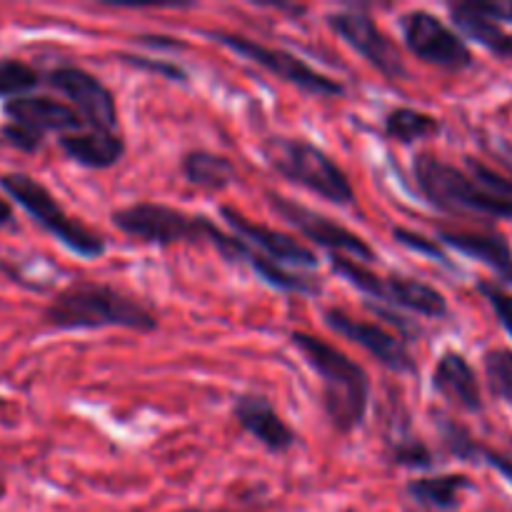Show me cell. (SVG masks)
Wrapping results in <instances>:
<instances>
[{"instance_id": "cell-1", "label": "cell", "mask_w": 512, "mask_h": 512, "mask_svg": "<svg viewBox=\"0 0 512 512\" xmlns=\"http://www.w3.org/2000/svg\"><path fill=\"white\" fill-rule=\"evenodd\" d=\"M43 323L60 333L103 328H125L135 333L158 330V318L148 305L115 285L95 280H75L68 288L58 290L43 310Z\"/></svg>"}, {"instance_id": "cell-2", "label": "cell", "mask_w": 512, "mask_h": 512, "mask_svg": "<svg viewBox=\"0 0 512 512\" xmlns=\"http://www.w3.org/2000/svg\"><path fill=\"white\" fill-rule=\"evenodd\" d=\"M290 343L323 383V410L330 425L343 435L358 430L370 405L368 373L318 335L295 330L290 333Z\"/></svg>"}, {"instance_id": "cell-3", "label": "cell", "mask_w": 512, "mask_h": 512, "mask_svg": "<svg viewBox=\"0 0 512 512\" xmlns=\"http://www.w3.org/2000/svg\"><path fill=\"white\" fill-rule=\"evenodd\" d=\"M113 225L130 238L148 245L170 248L178 243H208L233 263H245L250 255V245L238 235H228L205 215L185 213L163 203H133L113 210Z\"/></svg>"}, {"instance_id": "cell-4", "label": "cell", "mask_w": 512, "mask_h": 512, "mask_svg": "<svg viewBox=\"0 0 512 512\" xmlns=\"http://www.w3.org/2000/svg\"><path fill=\"white\" fill-rule=\"evenodd\" d=\"M260 155L275 173L290 183L303 185L305 190L320 195L328 203L350 205L355 200L353 183L345 170L310 140L270 135L260 143Z\"/></svg>"}, {"instance_id": "cell-5", "label": "cell", "mask_w": 512, "mask_h": 512, "mask_svg": "<svg viewBox=\"0 0 512 512\" xmlns=\"http://www.w3.org/2000/svg\"><path fill=\"white\" fill-rule=\"evenodd\" d=\"M0 188L13 203H18L50 238L58 240L65 250L83 260L103 258L108 243L93 228L80 223L78 218L68 215L63 205L55 200V195L45 188L40 180L28 173H3L0 175Z\"/></svg>"}, {"instance_id": "cell-6", "label": "cell", "mask_w": 512, "mask_h": 512, "mask_svg": "<svg viewBox=\"0 0 512 512\" xmlns=\"http://www.w3.org/2000/svg\"><path fill=\"white\" fill-rule=\"evenodd\" d=\"M418 190L433 208L450 215H478V218H510V200L495 198L480 188L468 173L445 163L433 153H418L413 160Z\"/></svg>"}, {"instance_id": "cell-7", "label": "cell", "mask_w": 512, "mask_h": 512, "mask_svg": "<svg viewBox=\"0 0 512 512\" xmlns=\"http://www.w3.org/2000/svg\"><path fill=\"white\" fill-rule=\"evenodd\" d=\"M330 268L368 298L398 305V308L425 315L430 320L448 318V300L443 298L440 290L423 280L408 278V275H378L368 265L338 253H330Z\"/></svg>"}, {"instance_id": "cell-8", "label": "cell", "mask_w": 512, "mask_h": 512, "mask_svg": "<svg viewBox=\"0 0 512 512\" xmlns=\"http://www.w3.org/2000/svg\"><path fill=\"white\" fill-rule=\"evenodd\" d=\"M205 35L223 45V48H228L230 53L250 60V63L268 70L270 75L280 78L283 83L298 88L300 93L315 95V98H343L345 95L343 83L320 73V70H315L313 65H308L298 55L288 53V50L268 48V45L258 43V40L245 38L240 33H228V30H208Z\"/></svg>"}, {"instance_id": "cell-9", "label": "cell", "mask_w": 512, "mask_h": 512, "mask_svg": "<svg viewBox=\"0 0 512 512\" xmlns=\"http://www.w3.org/2000/svg\"><path fill=\"white\" fill-rule=\"evenodd\" d=\"M405 45L418 60L443 70H465L473 65L468 43L445 20L430 10H410L400 18Z\"/></svg>"}, {"instance_id": "cell-10", "label": "cell", "mask_w": 512, "mask_h": 512, "mask_svg": "<svg viewBox=\"0 0 512 512\" xmlns=\"http://www.w3.org/2000/svg\"><path fill=\"white\" fill-rule=\"evenodd\" d=\"M45 83L70 100V105L78 110L90 130L113 135L120 133L118 105H115L113 93L93 73L75 68V65H58L45 75Z\"/></svg>"}, {"instance_id": "cell-11", "label": "cell", "mask_w": 512, "mask_h": 512, "mask_svg": "<svg viewBox=\"0 0 512 512\" xmlns=\"http://www.w3.org/2000/svg\"><path fill=\"white\" fill-rule=\"evenodd\" d=\"M328 25L343 43L363 55L380 75L388 80L408 78L403 53L398 45L380 30V25L363 10H338L328 15Z\"/></svg>"}, {"instance_id": "cell-12", "label": "cell", "mask_w": 512, "mask_h": 512, "mask_svg": "<svg viewBox=\"0 0 512 512\" xmlns=\"http://www.w3.org/2000/svg\"><path fill=\"white\" fill-rule=\"evenodd\" d=\"M265 198H268V205L280 218L288 220L293 228H298V233H303L305 238L313 240L315 245L325 248L328 253L345 255V258L350 255V258L363 265L375 260V250L345 225L335 223V220L325 218L323 213H315L308 205H300L278 193H265Z\"/></svg>"}, {"instance_id": "cell-13", "label": "cell", "mask_w": 512, "mask_h": 512, "mask_svg": "<svg viewBox=\"0 0 512 512\" xmlns=\"http://www.w3.org/2000/svg\"><path fill=\"white\" fill-rule=\"evenodd\" d=\"M323 318L330 330H335V333L343 335V338L353 340L355 345H360L365 353L373 355L380 365H385V368L393 370V373L398 375L420 373L413 353H410V348L403 343V338H398V335L388 333V330L380 328V325L375 323H365V320L353 318V315H348L345 310H338V308H328Z\"/></svg>"}, {"instance_id": "cell-14", "label": "cell", "mask_w": 512, "mask_h": 512, "mask_svg": "<svg viewBox=\"0 0 512 512\" xmlns=\"http://www.w3.org/2000/svg\"><path fill=\"white\" fill-rule=\"evenodd\" d=\"M220 218L230 225L235 235L240 240L250 245V248H258L260 255H265L268 260L278 265H298V268L313 270L318 265V258L310 248H305L303 243L293 238V235H285L280 230L268 228V225H260L255 220H250L248 215H243L240 210L223 205L220 208Z\"/></svg>"}, {"instance_id": "cell-15", "label": "cell", "mask_w": 512, "mask_h": 512, "mask_svg": "<svg viewBox=\"0 0 512 512\" xmlns=\"http://www.w3.org/2000/svg\"><path fill=\"white\" fill-rule=\"evenodd\" d=\"M233 418L240 425V430L248 433L253 440H258L268 453H288L298 443L295 430L280 418V413L273 408V403L265 395H238L233 405Z\"/></svg>"}, {"instance_id": "cell-16", "label": "cell", "mask_w": 512, "mask_h": 512, "mask_svg": "<svg viewBox=\"0 0 512 512\" xmlns=\"http://www.w3.org/2000/svg\"><path fill=\"white\" fill-rule=\"evenodd\" d=\"M3 113L8 123L23 125V128L35 130V133H83L85 120L80 118L73 105L63 100L48 98V95H25V98L8 100L3 105Z\"/></svg>"}, {"instance_id": "cell-17", "label": "cell", "mask_w": 512, "mask_h": 512, "mask_svg": "<svg viewBox=\"0 0 512 512\" xmlns=\"http://www.w3.org/2000/svg\"><path fill=\"white\" fill-rule=\"evenodd\" d=\"M438 240L458 250L465 258L480 260L485 268L498 275L500 283L512 285V248L508 240L493 230H458L438 228Z\"/></svg>"}, {"instance_id": "cell-18", "label": "cell", "mask_w": 512, "mask_h": 512, "mask_svg": "<svg viewBox=\"0 0 512 512\" xmlns=\"http://www.w3.org/2000/svg\"><path fill=\"white\" fill-rule=\"evenodd\" d=\"M433 390L440 398L448 400L455 408L465 413H480L483 410V393H480L478 375L463 353L445 350L438 358L433 373Z\"/></svg>"}, {"instance_id": "cell-19", "label": "cell", "mask_w": 512, "mask_h": 512, "mask_svg": "<svg viewBox=\"0 0 512 512\" xmlns=\"http://www.w3.org/2000/svg\"><path fill=\"white\" fill-rule=\"evenodd\" d=\"M450 18L465 38L483 45L495 58H512V33H508L500 25V20L483 8V3H453L450 5Z\"/></svg>"}, {"instance_id": "cell-20", "label": "cell", "mask_w": 512, "mask_h": 512, "mask_svg": "<svg viewBox=\"0 0 512 512\" xmlns=\"http://www.w3.org/2000/svg\"><path fill=\"white\" fill-rule=\"evenodd\" d=\"M60 150L68 155L73 163L90 170H108L120 163L125 153L123 135L100 133V130H83V133L60 135Z\"/></svg>"}, {"instance_id": "cell-21", "label": "cell", "mask_w": 512, "mask_h": 512, "mask_svg": "<svg viewBox=\"0 0 512 512\" xmlns=\"http://www.w3.org/2000/svg\"><path fill=\"white\" fill-rule=\"evenodd\" d=\"M408 495L415 505L438 512L458 510L463 503V495L475 490V483L468 475L460 473H440L430 478H415L408 483Z\"/></svg>"}, {"instance_id": "cell-22", "label": "cell", "mask_w": 512, "mask_h": 512, "mask_svg": "<svg viewBox=\"0 0 512 512\" xmlns=\"http://www.w3.org/2000/svg\"><path fill=\"white\" fill-rule=\"evenodd\" d=\"M185 180L205 190H225L238 180V170L225 155L210 153V150H190L180 163Z\"/></svg>"}, {"instance_id": "cell-23", "label": "cell", "mask_w": 512, "mask_h": 512, "mask_svg": "<svg viewBox=\"0 0 512 512\" xmlns=\"http://www.w3.org/2000/svg\"><path fill=\"white\" fill-rule=\"evenodd\" d=\"M443 123H440L435 115L425 113V110L415 108H393L388 115H385L383 130L390 140L395 143L410 145L415 140L433 138V135L440 133Z\"/></svg>"}, {"instance_id": "cell-24", "label": "cell", "mask_w": 512, "mask_h": 512, "mask_svg": "<svg viewBox=\"0 0 512 512\" xmlns=\"http://www.w3.org/2000/svg\"><path fill=\"white\" fill-rule=\"evenodd\" d=\"M43 83L38 68L18 58H0V100L25 98Z\"/></svg>"}, {"instance_id": "cell-25", "label": "cell", "mask_w": 512, "mask_h": 512, "mask_svg": "<svg viewBox=\"0 0 512 512\" xmlns=\"http://www.w3.org/2000/svg\"><path fill=\"white\" fill-rule=\"evenodd\" d=\"M438 428L440 440H443L445 450L450 455H455L458 460H465V463H480V450H483V445L475 443V438L463 425L450 418H440Z\"/></svg>"}, {"instance_id": "cell-26", "label": "cell", "mask_w": 512, "mask_h": 512, "mask_svg": "<svg viewBox=\"0 0 512 512\" xmlns=\"http://www.w3.org/2000/svg\"><path fill=\"white\" fill-rule=\"evenodd\" d=\"M483 360L490 390H493L500 400L512 405V350H488Z\"/></svg>"}, {"instance_id": "cell-27", "label": "cell", "mask_w": 512, "mask_h": 512, "mask_svg": "<svg viewBox=\"0 0 512 512\" xmlns=\"http://www.w3.org/2000/svg\"><path fill=\"white\" fill-rule=\"evenodd\" d=\"M388 455L395 465H400V468L428 470L435 465V458L433 453H430L428 445H425L423 440H415V438L390 440Z\"/></svg>"}, {"instance_id": "cell-28", "label": "cell", "mask_w": 512, "mask_h": 512, "mask_svg": "<svg viewBox=\"0 0 512 512\" xmlns=\"http://www.w3.org/2000/svg\"><path fill=\"white\" fill-rule=\"evenodd\" d=\"M118 60L120 63L130 65V68L143 70V73H158L163 75V78L175 80V83H188V73H185V68H180V65L173 63V60L143 58V55H133V53H120Z\"/></svg>"}, {"instance_id": "cell-29", "label": "cell", "mask_w": 512, "mask_h": 512, "mask_svg": "<svg viewBox=\"0 0 512 512\" xmlns=\"http://www.w3.org/2000/svg\"><path fill=\"white\" fill-rule=\"evenodd\" d=\"M478 293L488 300V305L493 308L495 318L500 320L508 335L512 338V295L508 290L500 288L498 283H490V280H480L478 283Z\"/></svg>"}, {"instance_id": "cell-30", "label": "cell", "mask_w": 512, "mask_h": 512, "mask_svg": "<svg viewBox=\"0 0 512 512\" xmlns=\"http://www.w3.org/2000/svg\"><path fill=\"white\" fill-rule=\"evenodd\" d=\"M393 238L398 240L403 248L425 255V258H430L433 263L448 265V255H445V250L440 248L438 240H428L425 235L413 233V230H408V228H393Z\"/></svg>"}, {"instance_id": "cell-31", "label": "cell", "mask_w": 512, "mask_h": 512, "mask_svg": "<svg viewBox=\"0 0 512 512\" xmlns=\"http://www.w3.org/2000/svg\"><path fill=\"white\" fill-rule=\"evenodd\" d=\"M0 133H3V138L8 140L13 148H18L20 153H38V150L43 148L45 135L35 133V130L30 128H23V125L5 123L3 128H0Z\"/></svg>"}, {"instance_id": "cell-32", "label": "cell", "mask_w": 512, "mask_h": 512, "mask_svg": "<svg viewBox=\"0 0 512 512\" xmlns=\"http://www.w3.org/2000/svg\"><path fill=\"white\" fill-rule=\"evenodd\" d=\"M480 463H485V465H490L493 470H498V473L512 485V458H508V455L498 453V450H493V448H483L480 450Z\"/></svg>"}, {"instance_id": "cell-33", "label": "cell", "mask_w": 512, "mask_h": 512, "mask_svg": "<svg viewBox=\"0 0 512 512\" xmlns=\"http://www.w3.org/2000/svg\"><path fill=\"white\" fill-rule=\"evenodd\" d=\"M143 40V45H150V48H168V50H178V48H188V45L185 43H180V40H175V38H150V35H145V38H140Z\"/></svg>"}, {"instance_id": "cell-34", "label": "cell", "mask_w": 512, "mask_h": 512, "mask_svg": "<svg viewBox=\"0 0 512 512\" xmlns=\"http://www.w3.org/2000/svg\"><path fill=\"white\" fill-rule=\"evenodd\" d=\"M483 8L488 10L493 18L510 20V23H512V3H483Z\"/></svg>"}, {"instance_id": "cell-35", "label": "cell", "mask_w": 512, "mask_h": 512, "mask_svg": "<svg viewBox=\"0 0 512 512\" xmlns=\"http://www.w3.org/2000/svg\"><path fill=\"white\" fill-rule=\"evenodd\" d=\"M0 228H15V210L3 195H0Z\"/></svg>"}, {"instance_id": "cell-36", "label": "cell", "mask_w": 512, "mask_h": 512, "mask_svg": "<svg viewBox=\"0 0 512 512\" xmlns=\"http://www.w3.org/2000/svg\"><path fill=\"white\" fill-rule=\"evenodd\" d=\"M178 512H230V510H205V508H185V510H178Z\"/></svg>"}, {"instance_id": "cell-37", "label": "cell", "mask_w": 512, "mask_h": 512, "mask_svg": "<svg viewBox=\"0 0 512 512\" xmlns=\"http://www.w3.org/2000/svg\"><path fill=\"white\" fill-rule=\"evenodd\" d=\"M5 493H8V488H5V483H3V480H0V500L5 498Z\"/></svg>"}]
</instances>
